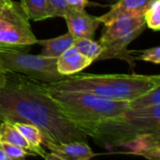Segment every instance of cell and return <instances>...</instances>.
<instances>
[{
	"label": "cell",
	"mask_w": 160,
	"mask_h": 160,
	"mask_svg": "<svg viewBox=\"0 0 160 160\" xmlns=\"http://www.w3.org/2000/svg\"><path fill=\"white\" fill-rule=\"evenodd\" d=\"M48 11L50 18L62 17L64 18L65 12L68 8L65 0H47Z\"/></svg>",
	"instance_id": "cell-20"
},
{
	"label": "cell",
	"mask_w": 160,
	"mask_h": 160,
	"mask_svg": "<svg viewBox=\"0 0 160 160\" xmlns=\"http://www.w3.org/2000/svg\"><path fill=\"white\" fill-rule=\"evenodd\" d=\"M6 70L0 66V86H2L5 83L6 81Z\"/></svg>",
	"instance_id": "cell-23"
},
{
	"label": "cell",
	"mask_w": 160,
	"mask_h": 160,
	"mask_svg": "<svg viewBox=\"0 0 160 160\" xmlns=\"http://www.w3.org/2000/svg\"><path fill=\"white\" fill-rule=\"evenodd\" d=\"M73 46L79 52L90 59L92 62L97 61L98 56L103 52L102 46L98 42L94 41L92 38H77L74 41Z\"/></svg>",
	"instance_id": "cell-16"
},
{
	"label": "cell",
	"mask_w": 160,
	"mask_h": 160,
	"mask_svg": "<svg viewBox=\"0 0 160 160\" xmlns=\"http://www.w3.org/2000/svg\"><path fill=\"white\" fill-rule=\"evenodd\" d=\"M38 43L20 2L8 0L0 12V49L29 51Z\"/></svg>",
	"instance_id": "cell-6"
},
{
	"label": "cell",
	"mask_w": 160,
	"mask_h": 160,
	"mask_svg": "<svg viewBox=\"0 0 160 160\" xmlns=\"http://www.w3.org/2000/svg\"><path fill=\"white\" fill-rule=\"evenodd\" d=\"M159 75L137 74H79L46 83L49 90L58 92H86L115 100H132L159 86Z\"/></svg>",
	"instance_id": "cell-2"
},
{
	"label": "cell",
	"mask_w": 160,
	"mask_h": 160,
	"mask_svg": "<svg viewBox=\"0 0 160 160\" xmlns=\"http://www.w3.org/2000/svg\"><path fill=\"white\" fill-rule=\"evenodd\" d=\"M92 63L90 59L82 55L72 46L57 58L56 68L60 74L69 76L83 70Z\"/></svg>",
	"instance_id": "cell-10"
},
{
	"label": "cell",
	"mask_w": 160,
	"mask_h": 160,
	"mask_svg": "<svg viewBox=\"0 0 160 160\" xmlns=\"http://www.w3.org/2000/svg\"><path fill=\"white\" fill-rule=\"evenodd\" d=\"M144 134H160V105L128 108L122 116L100 125L95 139L113 146H127Z\"/></svg>",
	"instance_id": "cell-4"
},
{
	"label": "cell",
	"mask_w": 160,
	"mask_h": 160,
	"mask_svg": "<svg viewBox=\"0 0 160 160\" xmlns=\"http://www.w3.org/2000/svg\"><path fill=\"white\" fill-rule=\"evenodd\" d=\"M8 160H17L22 159L26 158L27 156H35L34 154L24 150L23 148L20 146H16L13 144L6 143V142H0Z\"/></svg>",
	"instance_id": "cell-19"
},
{
	"label": "cell",
	"mask_w": 160,
	"mask_h": 160,
	"mask_svg": "<svg viewBox=\"0 0 160 160\" xmlns=\"http://www.w3.org/2000/svg\"><path fill=\"white\" fill-rule=\"evenodd\" d=\"M67 7L75 9H85V7L89 4L88 0H65Z\"/></svg>",
	"instance_id": "cell-22"
},
{
	"label": "cell",
	"mask_w": 160,
	"mask_h": 160,
	"mask_svg": "<svg viewBox=\"0 0 160 160\" xmlns=\"http://www.w3.org/2000/svg\"><path fill=\"white\" fill-rule=\"evenodd\" d=\"M64 18L67 22L68 32L77 38H94L95 34L101 22L98 17L93 16L85 9H75L68 8Z\"/></svg>",
	"instance_id": "cell-7"
},
{
	"label": "cell",
	"mask_w": 160,
	"mask_h": 160,
	"mask_svg": "<svg viewBox=\"0 0 160 160\" xmlns=\"http://www.w3.org/2000/svg\"><path fill=\"white\" fill-rule=\"evenodd\" d=\"M1 122L37 126L43 137L42 145L47 142H87V136L67 118L50 96L46 82L11 71L6 72L5 83L0 86Z\"/></svg>",
	"instance_id": "cell-1"
},
{
	"label": "cell",
	"mask_w": 160,
	"mask_h": 160,
	"mask_svg": "<svg viewBox=\"0 0 160 160\" xmlns=\"http://www.w3.org/2000/svg\"><path fill=\"white\" fill-rule=\"evenodd\" d=\"M7 1H8V0H0V12L2 11V9H3L4 6L6 5Z\"/></svg>",
	"instance_id": "cell-26"
},
{
	"label": "cell",
	"mask_w": 160,
	"mask_h": 160,
	"mask_svg": "<svg viewBox=\"0 0 160 160\" xmlns=\"http://www.w3.org/2000/svg\"><path fill=\"white\" fill-rule=\"evenodd\" d=\"M74 41L75 38L69 32L54 38L42 40L38 39V43L43 48L40 55L52 58H58L63 52L73 46Z\"/></svg>",
	"instance_id": "cell-12"
},
{
	"label": "cell",
	"mask_w": 160,
	"mask_h": 160,
	"mask_svg": "<svg viewBox=\"0 0 160 160\" xmlns=\"http://www.w3.org/2000/svg\"><path fill=\"white\" fill-rule=\"evenodd\" d=\"M44 158L47 160H62L58 155H56L54 153H52V152L50 154H47Z\"/></svg>",
	"instance_id": "cell-24"
},
{
	"label": "cell",
	"mask_w": 160,
	"mask_h": 160,
	"mask_svg": "<svg viewBox=\"0 0 160 160\" xmlns=\"http://www.w3.org/2000/svg\"><path fill=\"white\" fill-rule=\"evenodd\" d=\"M14 127L21 132V134L25 138L29 144L30 150L35 154L42 157L43 158L47 155L45 150L42 147L43 137L39 128L32 124L27 123H13Z\"/></svg>",
	"instance_id": "cell-13"
},
{
	"label": "cell",
	"mask_w": 160,
	"mask_h": 160,
	"mask_svg": "<svg viewBox=\"0 0 160 160\" xmlns=\"http://www.w3.org/2000/svg\"><path fill=\"white\" fill-rule=\"evenodd\" d=\"M20 3L29 20L38 22L50 18L47 0H21Z\"/></svg>",
	"instance_id": "cell-15"
},
{
	"label": "cell",
	"mask_w": 160,
	"mask_h": 160,
	"mask_svg": "<svg viewBox=\"0 0 160 160\" xmlns=\"http://www.w3.org/2000/svg\"><path fill=\"white\" fill-rule=\"evenodd\" d=\"M0 142H6L16 146H20L24 150L34 154L30 150L29 144L25 140V138L11 123L8 122L0 123Z\"/></svg>",
	"instance_id": "cell-14"
},
{
	"label": "cell",
	"mask_w": 160,
	"mask_h": 160,
	"mask_svg": "<svg viewBox=\"0 0 160 160\" xmlns=\"http://www.w3.org/2000/svg\"><path fill=\"white\" fill-rule=\"evenodd\" d=\"M57 58L35 55L27 51L0 49V66L6 71L22 74L34 80L52 83L65 77L56 68Z\"/></svg>",
	"instance_id": "cell-5"
},
{
	"label": "cell",
	"mask_w": 160,
	"mask_h": 160,
	"mask_svg": "<svg viewBox=\"0 0 160 160\" xmlns=\"http://www.w3.org/2000/svg\"><path fill=\"white\" fill-rule=\"evenodd\" d=\"M144 21L146 26L149 28L158 31L160 29V0H154L148 8L145 10Z\"/></svg>",
	"instance_id": "cell-18"
},
{
	"label": "cell",
	"mask_w": 160,
	"mask_h": 160,
	"mask_svg": "<svg viewBox=\"0 0 160 160\" xmlns=\"http://www.w3.org/2000/svg\"><path fill=\"white\" fill-rule=\"evenodd\" d=\"M48 91L67 118L94 139L100 125L122 116L129 108L128 100H115L86 92Z\"/></svg>",
	"instance_id": "cell-3"
},
{
	"label": "cell",
	"mask_w": 160,
	"mask_h": 160,
	"mask_svg": "<svg viewBox=\"0 0 160 160\" xmlns=\"http://www.w3.org/2000/svg\"><path fill=\"white\" fill-rule=\"evenodd\" d=\"M42 146L48 148L52 153L58 155L62 160H88L95 157L86 142L76 141L60 144L47 142Z\"/></svg>",
	"instance_id": "cell-9"
},
{
	"label": "cell",
	"mask_w": 160,
	"mask_h": 160,
	"mask_svg": "<svg viewBox=\"0 0 160 160\" xmlns=\"http://www.w3.org/2000/svg\"><path fill=\"white\" fill-rule=\"evenodd\" d=\"M0 160H8L4 149H3V147H2V145H1V143H0Z\"/></svg>",
	"instance_id": "cell-25"
},
{
	"label": "cell",
	"mask_w": 160,
	"mask_h": 160,
	"mask_svg": "<svg viewBox=\"0 0 160 160\" xmlns=\"http://www.w3.org/2000/svg\"><path fill=\"white\" fill-rule=\"evenodd\" d=\"M129 109L148 108L160 105V85L128 101Z\"/></svg>",
	"instance_id": "cell-17"
},
{
	"label": "cell",
	"mask_w": 160,
	"mask_h": 160,
	"mask_svg": "<svg viewBox=\"0 0 160 160\" xmlns=\"http://www.w3.org/2000/svg\"><path fill=\"white\" fill-rule=\"evenodd\" d=\"M154 0H117L111 9L98 17L101 23L104 25L112 22L117 18L123 16H143L145 10Z\"/></svg>",
	"instance_id": "cell-8"
},
{
	"label": "cell",
	"mask_w": 160,
	"mask_h": 160,
	"mask_svg": "<svg viewBox=\"0 0 160 160\" xmlns=\"http://www.w3.org/2000/svg\"><path fill=\"white\" fill-rule=\"evenodd\" d=\"M105 1H109V2H115L117 0H105Z\"/></svg>",
	"instance_id": "cell-27"
},
{
	"label": "cell",
	"mask_w": 160,
	"mask_h": 160,
	"mask_svg": "<svg viewBox=\"0 0 160 160\" xmlns=\"http://www.w3.org/2000/svg\"><path fill=\"white\" fill-rule=\"evenodd\" d=\"M159 139L160 134H144L139 136L127 146L132 148L130 154L158 160L160 158Z\"/></svg>",
	"instance_id": "cell-11"
},
{
	"label": "cell",
	"mask_w": 160,
	"mask_h": 160,
	"mask_svg": "<svg viewBox=\"0 0 160 160\" xmlns=\"http://www.w3.org/2000/svg\"><path fill=\"white\" fill-rule=\"evenodd\" d=\"M140 54L138 56H134L135 60H142L146 62H151L154 64H160V47H154L151 49L143 50L138 52Z\"/></svg>",
	"instance_id": "cell-21"
}]
</instances>
